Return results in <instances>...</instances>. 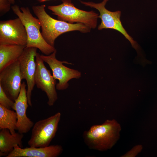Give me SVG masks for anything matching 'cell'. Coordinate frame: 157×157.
Masks as SVG:
<instances>
[{"label":"cell","instance_id":"9","mask_svg":"<svg viewBox=\"0 0 157 157\" xmlns=\"http://www.w3.org/2000/svg\"><path fill=\"white\" fill-rule=\"evenodd\" d=\"M56 50L49 55L41 54L40 56L43 61L49 65L54 78L58 81L56 85V89L59 90H63L68 87V82L69 80L73 78H79L81 74L78 71L68 68L63 65V63H69L57 60L56 58Z\"/></svg>","mask_w":157,"mask_h":157},{"label":"cell","instance_id":"16","mask_svg":"<svg viewBox=\"0 0 157 157\" xmlns=\"http://www.w3.org/2000/svg\"><path fill=\"white\" fill-rule=\"evenodd\" d=\"M17 116L15 111L0 105V129H7L15 135L17 130Z\"/></svg>","mask_w":157,"mask_h":157},{"label":"cell","instance_id":"13","mask_svg":"<svg viewBox=\"0 0 157 157\" xmlns=\"http://www.w3.org/2000/svg\"><path fill=\"white\" fill-rule=\"evenodd\" d=\"M63 150L62 146L58 144L24 148L16 145L6 157H57L62 154Z\"/></svg>","mask_w":157,"mask_h":157},{"label":"cell","instance_id":"17","mask_svg":"<svg viewBox=\"0 0 157 157\" xmlns=\"http://www.w3.org/2000/svg\"><path fill=\"white\" fill-rule=\"evenodd\" d=\"M14 102L11 99L0 86V105L8 109H12Z\"/></svg>","mask_w":157,"mask_h":157},{"label":"cell","instance_id":"2","mask_svg":"<svg viewBox=\"0 0 157 157\" xmlns=\"http://www.w3.org/2000/svg\"><path fill=\"white\" fill-rule=\"evenodd\" d=\"M45 7V5L42 4L34 6L32 9L40 21L42 35L50 45L54 47L56 39L64 33L75 31L83 33L90 31L91 29L83 24H72L53 18L47 13Z\"/></svg>","mask_w":157,"mask_h":157},{"label":"cell","instance_id":"15","mask_svg":"<svg viewBox=\"0 0 157 157\" xmlns=\"http://www.w3.org/2000/svg\"><path fill=\"white\" fill-rule=\"evenodd\" d=\"M26 46L0 45V72L17 61Z\"/></svg>","mask_w":157,"mask_h":157},{"label":"cell","instance_id":"14","mask_svg":"<svg viewBox=\"0 0 157 157\" xmlns=\"http://www.w3.org/2000/svg\"><path fill=\"white\" fill-rule=\"evenodd\" d=\"M23 137V134L18 132L13 135L8 129H0V156L6 157L13 150L16 145L22 148Z\"/></svg>","mask_w":157,"mask_h":157},{"label":"cell","instance_id":"18","mask_svg":"<svg viewBox=\"0 0 157 157\" xmlns=\"http://www.w3.org/2000/svg\"><path fill=\"white\" fill-rule=\"evenodd\" d=\"M143 147L141 144L136 145L121 157H135L141 151Z\"/></svg>","mask_w":157,"mask_h":157},{"label":"cell","instance_id":"3","mask_svg":"<svg viewBox=\"0 0 157 157\" xmlns=\"http://www.w3.org/2000/svg\"><path fill=\"white\" fill-rule=\"evenodd\" d=\"M14 13L21 20L25 26L27 36L26 47L38 49L46 55H49L56 49L49 44L43 38L40 31L41 24L39 19L34 17L27 7L15 5L11 7Z\"/></svg>","mask_w":157,"mask_h":157},{"label":"cell","instance_id":"1","mask_svg":"<svg viewBox=\"0 0 157 157\" xmlns=\"http://www.w3.org/2000/svg\"><path fill=\"white\" fill-rule=\"evenodd\" d=\"M121 127L115 119H107L100 124L94 125L83 133V138L90 149L105 151L111 149L120 138Z\"/></svg>","mask_w":157,"mask_h":157},{"label":"cell","instance_id":"12","mask_svg":"<svg viewBox=\"0 0 157 157\" xmlns=\"http://www.w3.org/2000/svg\"><path fill=\"white\" fill-rule=\"evenodd\" d=\"M27 85L24 81L22 83L19 94L15 101L12 109L17 116V130L22 133H28L33 127L34 124L26 115L29 105L27 96Z\"/></svg>","mask_w":157,"mask_h":157},{"label":"cell","instance_id":"8","mask_svg":"<svg viewBox=\"0 0 157 157\" xmlns=\"http://www.w3.org/2000/svg\"><path fill=\"white\" fill-rule=\"evenodd\" d=\"M37 49L35 47H26L18 60L22 79L26 81L28 103L31 107L32 106V93L35 85Z\"/></svg>","mask_w":157,"mask_h":157},{"label":"cell","instance_id":"10","mask_svg":"<svg viewBox=\"0 0 157 157\" xmlns=\"http://www.w3.org/2000/svg\"><path fill=\"white\" fill-rule=\"evenodd\" d=\"M36 70L35 75V85L38 89L46 94L48 105L53 106L58 98L56 90V80L51 74L50 71L45 66L40 56L37 53L35 58Z\"/></svg>","mask_w":157,"mask_h":157},{"label":"cell","instance_id":"7","mask_svg":"<svg viewBox=\"0 0 157 157\" xmlns=\"http://www.w3.org/2000/svg\"><path fill=\"white\" fill-rule=\"evenodd\" d=\"M27 36L19 18L0 22V45L26 46Z\"/></svg>","mask_w":157,"mask_h":157},{"label":"cell","instance_id":"19","mask_svg":"<svg viewBox=\"0 0 157 157\" xmlns=\"http://www.w3.org/2000/svg\"><path fill=\"white\" fill-rule=\"evenodd\" d=\"M11 3L8 0H0V15H2L9 11Z\"/></svg>","mask_w":157,"mask_h":157},{"label":"cell","instance_id":"20","mask_svg":"<svg viewBox=\"0 0 157 157\" xmlns=\"http://www.w3.org/2000/svg\"><path fill=\"white\" fill-rule=\"evenodd\" d=\"M11 4H13L15 2V0H8Z\"/></svg>","mask_w":157,"mask_h":157},{"label":"cell","instance_id":"21","mask_svg":"<svg viewBox=\"0 0 157 157\" xmlns=\"http://www.w3.org/2000/svg\"><path fill=\"white\" fill-rule=\"evenodd\" d=\"M47 0H38V1L40 2H44V1H47Z\"/></svg>","mask_w":157,"mask_h":157},{"label":"cell","instance_id":"5","mask_svg":"<svg viewBox=\"0 0 157 157\" xmlns=\"http://www.w3.org/2000/svg\"><path fill=\"white\" fill-rule=\"evenodd\" d=\"M61 117L58 112L34 124L31 138L28 142L29 147H44L49 146L55 136Z\"/></svg>","mask_w":157,"mask_h":157},{"label":"cell","instance_id":"4","mask_svg":"<svg viewBox=\"0 0 157 157\" xmlns=\"http://www.w3.org/2000/svg\"><path fill=\"white\" fill-rule=\"evenodd\" d=\"M62 3L56 6H50L48 8L58 19L69 23L83 24L91 29L96 28L99 15L95 12L86 11L76 7L71 0H62Z\"/></svg>","mask_w":157,"mask_h":157},{"label":"cell","instance_id":"11","mask_svg":"<svg viewBox=\"0 0 157 157\" xmlns=\"http://www.w3.org/2000/svg\"><path fill=\"white\" fill-rule=\"evenodd\" d=\"M22 80L18 60L0 72V86L14 102L19 94Z\"/></svg>","mask_w":157,"mask_h":157},{"label":"cell","instance_id":"6","mask_svg":"<svg viewBox=\"0 0 157 157\" xmlns=\"http://www.w3.org/2000/svg\"><path fill=\"white\" fill-rule=\"evenodd\" d=\"M109 0H103L101 2L98 3L82 1H80V2L86 6L96 9L99 12L100 14L98 17L101 19V22L98 27L99 30L111 29L118 31L129 41L133 48L138 51L139 48L138 44L129 35L122 25L120 19L121 11L117 10L112 12L106 8L105 5Z\"/></svg>","mask_w":157,"mask_h":157}]
</instances>
